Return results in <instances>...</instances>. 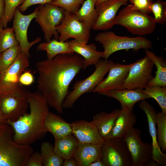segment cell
I'll use <instances>...</instances> for the list:
<instances>
[{
	"label": "cell",
	"instance_id": "15",
	"mask_svg": "<svg viewBox=\"0 0 166 166\" xmlns=\"http://www.w3.org/2000/svg\"><path fill=\"white\" fill-rule=\"evenodd\" d=\"M128 0H106L96 7L97 17L92 29L106 31L114 25L116 14L119 8Z\"/></svg>",
	"mask_w": 166,
	"mask_h": 166
},
{
	"label": "cell",
	"instance_id": "41",
	"mask_svg": "<svg viewBox=\"0 0 166 166\" xmlns=\"http://www.w3.org/2000/svg\"><path fill=\"white\" fill-rule=\"evenodd\" d=\"M63 166H78L74 158L73 157L69 159L64 160Z\"/></svg>",
	"mask_w": 166,
	"mask_h": 166
},
{
	"label": "cell",
	"instance_id": "33",
	"mask_svg": "<svg viewBox=\"0 0 166 166\" xmlns=\"http://www.w3.org/2000/svg\"><path fill=\"white\" fill-rule=\"evenodd\" d=\"M19 45L13 28H6L0 31V54L13 46Z\"/></svg>",
	"mask_w": 166,
	"mask_h": 166
},
{
	"label": "cell",
	"instance_id": "46",
	"mask_svg": "<svg viewBox=\"0 0 166 166\" xmlns=\"http://www.w3.org/2000/svg\"><path fill=\"white\" fill-rule=\"evenodd\" d=\"M3 27L2 26V24L1 23V20L0 19V31H1V30L3 29Z\"/></svg>",
	"mask_w": 166,
	"mask_h": 166
},
{
	"label": "cell",
	"instance_id": "14",
	"mask_svg": "<svg viewBox=\"0 0 166 166\" xmlns=\"http://www.w3.org/2000/svg\"><path fill=\"white\" fill-rule=\"evenodd\" d=\"M29 64V57L21 52L15 61L0 73V94L10 92L21 85L20 77Z\"/></svg>",
	"mask_w": 166,
	"mask_h": 166
},
{
	"label": "cell",
	"instance_id": "1",
	"mask_svg": "<svg viewBox=\"0 0 166 166\" xmlns=\"http://www.w3.org/2000/svg\"><path fill=\"white\" fill-rule=\"evenodd\" d=\"M83 65V57L75 53L58 54L36 63L38 91L58 113H63V103L69 85Z\"/></svg>",
	"mask_w": 166,
	"mask_h": 166
},
{
	"label": "cell",
	"instance_id": "42",
	"mask_svg": "<svg viewBox=\"0 0 166 166\" xmlns=\"http://www.w3.org/2000/svg\"><path fill=\"white\" fill-rule=\"evenodd\" d=\"M5 9L4 0H0V19L2 17Z\"/></svg>",
	"mask_w": 166,
	"mask_h": 166
},
{
	"label": "cell",
	"instance_id": "45",
	"mask_svg": "<svg viewBox=\"0 0 166 166\" xmlns=\"http://www.w3.org/2000/svg\"><path fill=\"white\" fill-rule=\"evenodd\" d=\"M106 0H97V2L96 4V7L98 5L102 2Z\"/></svg>",
	"mask_w": 166,
	"mask_h": 166
},
{
	"label": "cell",
	"instance_id": "18",
	"mask_svg": "<svg viewBox=\"0 0 166 166\" xmlns=\"http://www.w3.org/2000/svg\"><path fill=\"white\" fill-rule=\"evenodd\" d=\"M72 134L79 144H103L105 140L96 126L91 122L84 120L72 122Z\"/></svg>",
	"mask_w": 166,
	"mask_h": 166
},
{
	"label": "cell",
	"instance_id": "31",
	"mask_svg": "<svg viewBox=\"0 0 166 166\" xmlns=\"http://www.w3.org/2000/svg\"><path fill=\"white\" fill-rule=\"evenodd\" d=\"M157 142L163 152L166 150V113L162 112L157 113L156 117Z\"/></svg>",
	"mask_w": 166,
	"mask_h": 166
},
{
	"label": "cell",
	"instance_id": "3",
	"mask_svg": "<svg viewBox=\"0 0 166 166\" xmlns=\"http://www.w3.org/2000/svg\"><path fill=\"white\" fill-rule=\"evenodd\" d=\"M14 131L8 123L0 126V166H25L34 152L30 145H22L14 140Z\"/></svg>",
	"mask_w": 166,
	"mask_h": 166
},
{
	"label": "cell",
	"instance_id": "44",
	"mask_svg": "<svg viewBox=\"0 0 166 166\" xmlns=\"http://www.w3.org/2000/svg\"><path fill=\"white\" fill-rule=\"evenodd\" d=\"M7 123V121L0 111V126Z\"/></svg>",
	"mask_w": 166,
	"mask_h": 166
},
{
	"label": "cell",
	"instance_id": "12",
	"mask_svg": "<svg viewBox=\"0 0 166 166\" xmlns=\"http://www.w3.org/2000/svg\"><path fill=\"white\" fill-rule=\"evenodd\" d=\"M56 29L60 41L66 42L73 38L79 42L87 44L90 38V30L86 25L78 20L74 14L65 10L63 19Z\"/></svg>",
	"mask_w": 166,
	"mask_h": 166
},
{
	"label": "cell",
	"instance_id": "34",
	"mask_svg": "<svg viewBox=\"0 0 166 166\" xmlns=\"http://www.w3.org/2000/svg\"><path fill=\"white\" fill-rule=\"evenodd\" d=\"M25 0H4L5 9L3 16L0 20L3 27L6 28L7 24L13 18L16 9L22 5Z\"/></svg>",
	"mask_w": 166,
	"mask_h": 166
},
{
	"label": "cell",
	"instance_id": "43",
	"mask_svg": "<svg viewBox=\"0 0 166 166\" xmlns=\"http://www.w3.org/2000/svg\"><path fill=\"white\" fill-rule=\"evenodd\" d=\"M88 166H104V165L101 160H99L90 164Z\"/></svg>",
	"mask_w": 166,
	"mask_h": 166
},
{
	"label": "cell",
	"instance_id": "38",
	"mask_svg": "<svg viewBox=\"0 0 166 166\" xmlns=\"http://www.w3.org/2000/svg\"><path fill=\"white\" fill-rule=\"evenodd\" d=\"M25 166H42V158L40 153L34 151L28 158Z\"/></svg>",
	"mask_w": 166,
	"mask_h": 166
},
{
	"label": "cell",
	"instance_id": "5",
	"mask_svg": "<svg viewBox=\"0 0 166 166\" xmlns=\"http://www.w3.org/2000/svg\"><path fill=\"white\" fill-rule=\"evenodd\" d=\"M156 24L153 17L136 9L132 4L123 8L114 22V25L124 26L132 34L139 36L152 34Z\"/></svg>",
	"mask_w": 166,
	"mask_h": 166
},
{
	"label": "cell",
	"instance_id": "6",
	"mask_svg": "<svg viewBox=\"0 0 166 166\" xmlns=\"http://www.w3.org/2000/svg\"><path fill=\"white\" fill-rule=\"evenodd\" d=\"M114 62L112 61L100 59L95 65L94 71L86 79L77 81L74 84L73 90L69 92L63 103V109L72 108L75 102L83 94L92 92L102 81Z\"/></svg>",
	"mask_w": 166,
	"mask_h": 166
},
{
	"label": "cell",
	"instance_id": "24",
	"mask_svg": "<svg viewBox=\"0 0 166 166\" xmlns=\"http://www.w3.org/2000/svg\"><path fill=\"white\" fill-rule=\"evenodd\" d=\"M121 110V109H115L110 113L102 112L93 117L91 122L97 127L104 140L109 138L115 121Z\"/></svg>",
	"mask_w": 166,
	"mask_h": 166
},
{
	"label": "cell",
	"instance_id": "8",
	"mask_svg": "<svg viewBox=\"0 0 166 166\" xmlns=\"http://www.w3.org/2000/svg\"><path fill=\"white\" fill-rule=\"evenodd\" d=\"M126 143L131 153L132 166H158L152 160V145L141 139V132L134 127L122 138Z\"/></svg>",
	"mask_w": 166,
	"mask_h": 166
},
{
	"label": "cell",
	"instance_id": "30",
	"mask_svg": "<svg viewBox=\"0 0 166 166\" xmlns=\"http://www.w3.org/2000/svg\"><path fill=\"white\" fill-rule=\"evenodd\" d=\"M143 91L150 98L154 99L160 107L162 112L166 113V86H147Z\"/></svg>",
	"mask_w": 166,
	"mask_h": 166
},
{
	"label": "cell",
	"instance_id": "28",
	"mask_svg": "<svg viewBox=\"0 0 166 166\" xmlns=\"http://www.w3.org/2000/svg\"><path fill=\"white\" fill-rule=\"evenodd\" d=\"M97 0H85L75 13L76 18L84 22L89 29H92L97 17L96 4Z\"/></svg>",
	"mask_w": 166,
	"mask_h": 166
},
{
	"label": "cell",
	"instance_id": "23",
	"mask_svg": "<svg viewBox=\"0 0 166 166\" xmlns=\"http://www.w3.org/2000/svg\"><path fill=\"white\" fill-rule=\"evenodd\" d=\"M45 126L47 132L52 134L55 140L72 134L71 123L67 122L60 115L49 111L45 117Z\"/></svg>",
	"mask_w": 166,
	"mask_h": 166
},
{
	"label": "cell",
	"instance_id": "29",
	"mask_svg": "<svg viewBox=\"0 0 166 166\" xmlns=\"http://www.w3.org/2000/svg\"><path fill=\"white\" fill-rule=\"evenodd\" d=\"M42 166H62L64 160L55 151L54 146L48 142H43L41 146Z\"/></svg>",
	"mask_w": 166,
	"mask_h": 166
},
{
	"label": "cell",
	"instance_id": "36",
	"mask_svg": "<svg viewBox=\"0 0 166 166\" xmlns=\"http://www.w3.org/2000/svg\"><path fill=\"white\" fill-rule=\"evenodd\" d=\"M85 0H55L52 4L61 7L68 12L75 14L79 10Z\"/></svg>",
	"mask_w": 166,
	"mask_h": 166
},
{
	"label": "cell",
	"instance_id": "2",
	"mask_svg": "<svg viewBox=\"0 0 166 166\" xmlns=\"http://www.w3.org/2000/svg\"><path fill=\"white\" fill-rule=\"evenodd\" d=\"M27 101L30 109L16 121H8L12 127L14 141L22 145H30L42 138L47 132L45 126L49 106L43 95L39 91H29Z\"/></svg>",
	"mask_w": 166,
	"mask_h": 166
},
{
	"label": "cell",
	"instance_id": "4",
	"mask_svg": "<svg viewBox=\"0 0 166 166\" xmlns=\"http://www.w3.org/2000/svg\"><path fill=\"white\" fill-rule=\"evenodd\" d=\"M95 40L102 45L104 50L101 57L105 60H107L113 53L120 50L128 51L132 49L136 51L141 49H148L152 47V42L144 37L121 36L110 31L99 33Z\"/></svg>",
	"mask_w": 166,
	"mask_h": 166
},
{
	"label": "cell",
	"instance_id": "19",
	"mask_svg": "<svg viewBox=\"0 0 166 166\" xmlns=\"http://www.w3.org/2000/svg\"><path fill=\"white\" fill-rule=\"evenodd\" d=\"M143 90L142 89H115L98 93L115 98L120 102L122 108L132 110L136 103L150 98L144 93Z\"/></svg>",
	"mask_w": 166,
	"mask_h": 166
},
{
	"label": "cell",
	"instance_id": "10",
	"mask_svg": "<svg viewBox=\"0 0 166 166\" xmlns=\"http://www.w3.org/2000/svg\"><path fill=\"white\" fill-rule=\"evenodd\" d=\"M101 160L104 166H132L131 153L122 139L109 138L105 140Z\"/></svg>",
	"mask_w": 166,
	"mask_h": 166
},
{
	"label": "cell",
	"instance_id": "37",
	"mask_svg": "<svg viewBox=\"0 0 166 166\" xmlns=\"http://www.w3.org/2000/svg\"><path fill=\"white\" fill-rule=\"evenodd\" d=\"M134 7L140 11L148 15L151 11L150 6L152 0H128Z\"/></svg>",
	"mask_w": 166,
	"mask_h": 166
},
{
	"label": "cell",
	"instance_id": "40",
	"mask_svg": "<svg viewBox=\"0 0 166 166\" xmlns=\"http://www.w3.org/2000/svg\"><path fill=\"white\" fill-rule=\"evenodd\" d=\"M34 81L33 74L29 70L24 71L21 74L19 78V82L21 85L29 86Z\"/></svg>",
	"mask_w": 166,
	"mask_h": 166
},
{
	"label": "cell",
	"instance_id": "47",
	"mask_svg": "<svg viewBox=\"0 0 166 166\" xmlns=\"http://www.w3.org/2000/svg\"></svg>",
	"mask_w": 166,
	"mask_h": 166
},
{
	"label": "cell",
	"instance_id": "17",
	"mask_svg": "<svg viewBox=\"0 0 166 166\" xmlns=\"http://www.w3.org/2000/svg\"><path fill=\"white\" fill-rule=\"evenodd\" d=\"M132 63L121 64L113 62L109 71L107 77L95 88L92 92L98 93L118 89L126 78Z\"/></svg>",
	"mask_w": 166,
	"mask_h": 166
},
{
	"label": "cell",
	"instance_id": "21",
	"mask_svg": "<svg viewBox=\"0 0 166 166\" xmlns=\"http://www.w3.org/2000/svg\"><path fill=\"white\" fill-rule=\"evenodd\" d=\"M103 144H79L73 157L78 166H88L101 160Z\"/></svg>",
	"mask_w": 166,
	"mask_h": 166
},
{
	"label": "cell",
	"instance_id": "27",
	"mask_svg": "<svg viewBox=\"0 0 166 166\" xmlns=\"http://www.w3.org/2000/svg\"><path fill=\"white\" fill-rule=\"evenodd\" d=\"M37 49L46 51L48 59H51L58 54L73 53L70 48L68 41L63 42L55 39L39 44Z\"/></svg>",
	"mask_w": 166,
	"mask_h": 166
},
{
	"label": "cell",
	"instance_id": "25",
	"mask_svg": "<svg viewBox=\"0 0 166 166\" xmlns=\"http://www.w3.org/2000/svg\"><path fill=\"white\" fill-rule=\"evenodd\" d=\"M78 144L77 139L72 134L55 140L54 148L55 152L64 160L73 157Z\"/></svg>",
	"mask_w": 166,
	"mask_h": 166
},
{
	"label": "cell",
	"instance_id": "22",
	"mask_svg": "<svg viewBox=\"0 0 166 166\" xmlns=\"http://www.w3.org/2000/svg\"><path fill=\"white\" fill-rule=\"evenodd\" d=\"M136 121V116L132 110L125 107L122 108L109 138L122 139L127 132L134 128Z\"/></svg>",
	"mask_w": 166,
	"mask_h": 166
},
{
	"label": "cell",
	"instance_id": "32",
	"mask_svg": "<svg viewBox=\"0 0 166 166\" xmlns=\"http://www.w3.org/2000/svg\"><path fill=\"white\" fill-rule=\"evenodd\" d=\"M21 52L19 45L11 47L0 54V73L6 70L15 61Z\"/></svg>",
	"mask_w": 166,
	"mask_h": 166
},
{
	"label": "cell",
	"instance_id": "7",
	"mask_svg": "<svg viewBox=\"0 0 166 166\" xmlns=\"http://www.w3.org/2000/svg\"><path fill=\"white\" fill-rule=\"evenodd\" d=\"M29 91L21 85L10 92L0 94V111L7 121H16L26 113L29 106Z\"/></svg>",
	"mask_w": 166,
	"mask_h": 166
},
{
	"label": "cell",
	"instance_id": "35",
	"mask_svg": "<svg viewBox=\"0 0 166 166\" xmlns=\"http://www.w3.org/2000/svg\"><path fill=\"white\" fill-rule=\"evenodd\" d=\"M150 10L154 15L156 23L164 25L166 21V3L161 0H156L150 6Z\"/></svg>",
	"mask_w": 166,
	"mask_h": 166
},
{
	"label": "cell",
	"instance_id": "11",
	"mask_svg": "<svg viewBox=\"0 0 166 166\" xmlns=\"http://www.w3.org/2000/svg\"><path fill=\"white\" fill-rule=\"evenodd\" d=\"M154 65L147 55L132 63L126 78L118 89L145 88L154 77L152 75Z\"/></svg>",
	"mask_w": 166,
	"mask_h": 166
},
{
	"label": "cell",
	"instance_id": "13",
	"mask_svg": "<svg viewBox=\"0 0 166 166\" xmlns=\"http://www.w3.org/2000/svg\"><path fill=\"white\" fill-rule=\"evenodd\" d=\"M37 10L36 8L32 13L24 15L18 8L15 10L13 16L12 28L16 38L19 43L21 52L29 58L30 56L29 51L31 47L41 40V38L38 37L34 40L29 42L27 36L28 28L32 20L36 17Z\"/></svg>",
	"mask_w": 166,
	"mask_h": 166
},
{
	"label": "cell",
	"instance_id": "9",
	"mask_svg": "<svg viewBox=\"0 0 166 166\" xmlns=\"http://www.w3.org/2000/svg\"><path fill=\"white\" fill-rule=\"evenodd\" d=\"M35 22L40 26L44 33V39L48 42L53 36L58 40L59 34L56 27L63 19L65 10L63 8L53 5L51 3L39 4L37 7Z\"/></svg>",
	"mask_w": 166,
	"mask_h": 166
},
{
	"label": "cell",
	"instance_id": "39",
	"mask_svg": "<svg viewBox=\"0 0 166 166\" xmlns=\"http://www.w3.org/2000/svg\"><path fill=\"white\" fill-rule=\"evenodd\" d=\"M55 0H25L24 2L18 8L22 12L25 11L28 8L33 5L44 4L50 3Z\"/></svg>",
	"mask_w": 166,
	"mask_h": 166
},
{
	"label": "cell",
	"instance_id": "26",
	"mask_svg": "<svg viewBox=\"0 0 166 166\" xmlns=\"http://www.w3.org/2000/svg\"><path fill=\"white\" fill-rule=\"evenodd\" d=\"M145 53L152 61L156 67L155 77L148 83L147 86H166V61L162 56H157L148 49L145 50Z\"/></svg>",
	"mask_w": 166,
	"mask_h": 166
},
{
	"label": "cell",
	"instance_id": "20",
	"mask_svg": "<svg viewBox=\"0 0 166 166\" xmlns=\"http://www.w3.org/2000/svg\"><path fill=\"white\" fill-rule=\"evenodd\" d=\"M68 42L72 52L83 57V70L90 65H96L102 57L103 51H98L93 43L87 45L79 42L74 39Z\"/></svg>",
	"mask_w": 166,
	"mask_h": 166
},
{
	"label": "cell",
	"instance_id": "16",
	"mask_svg": "<svg viewBox=\"0 0 166 166\" xmlns=\"http://www.w3.org/2000/svg\"><path fill=\"white\" fill-rule=\"evenodd\" d=\"M145 100L140 101L139 106L145 112L147 117L149 132L152 139V160L159 166H165L166 154L162 152L157 142L156 122L157 113L153 106Z\"/></svg>",
	"mask_w": 166,
	"mask_h": 166
}]
</instances>
